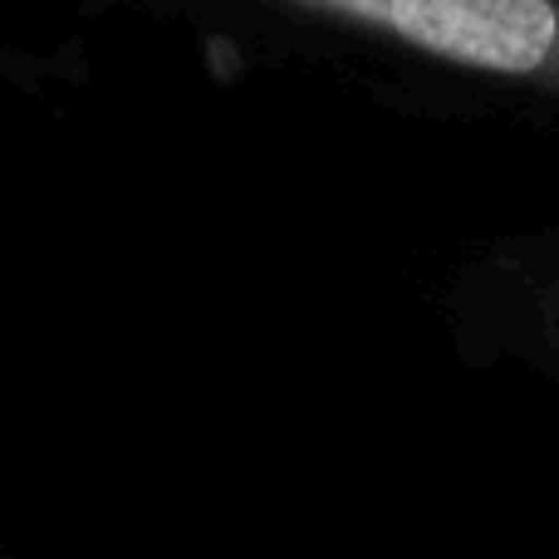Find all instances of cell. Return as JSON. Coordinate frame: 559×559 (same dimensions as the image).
I'll return each mask as SVG.
<instances>
[{"label":"cell","instance_id":"cell-1","mask_svg":"<svg viewBox=\"0 0 559 559\" xmlns=\"http://www.w3.org/2000/svg\"><path fill=\"white\" fill-rule=\"evenodd\" d=\"M437 64L559 98V0H275Z\"/></svg>","mask_w":559,"mask_h":559}]
</instances>
